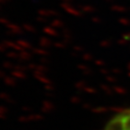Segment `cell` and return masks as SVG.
I'll use <instances>...</instances> for the list:
<instances>
[{
    "label": "cell",
    "instance_id": "6da1fadb",
    "mask_svg": "<svg viewBox=\"0 0 130 130\" xmlns=\"http://www.w3.org/2000/svg\"><path fill=\"white\" fill-rule=\"evenodd\" d=\"M104 130H130V110L119 113L107 123Z\"/></svg>",
    "mask_w": 130,
    "mask_h": 130
}]
</instances>
